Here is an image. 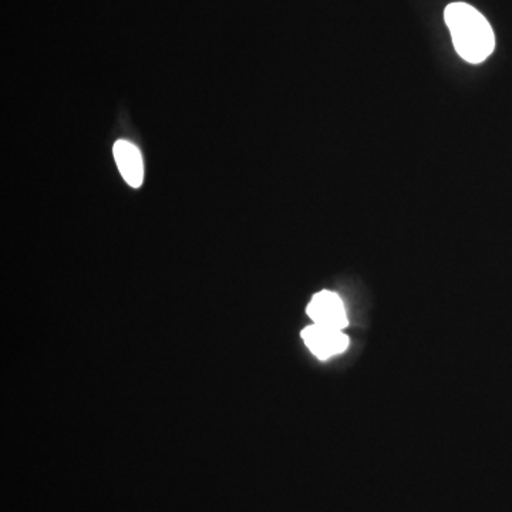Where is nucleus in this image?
I'll use <instances>...</instances> for the list:
<instances>
[{
  "mask_svg": "<svg viewBox=\"0 0 512 512\" xmlns=\"http://www.w3.org/2000/svg\"><path fill=\"white\" fill-rule=\"evenodd\" d=\"M458 55L468 63H483L495 49V35L490 22L468 3H451L444 12Z\"/></svg>",
  "mask_w": 512,
  "mask_h": 512,
  "instance_id": "1",
  "label": "nucleus"
},
{
  "mask_svg": "<svg viewBox=\"0 0 512 512\" xmlns=\"http://www.w3.org/2000/svg\"><path fill=\"white\" fill-rule=\"evenodd\" d=\"M315 325L342 330L348 326L345 306L336 293L322 291L313 296L306 309Z\"/></svg>",
  "mask_w": 512,
  "mask_h": 512,
  "instance_id": "3",
  "label": "nucleus"
},
{
  "mask_svg": "<svg viewBox=\"0 0 512 512\" xmlns=\"http://www.w3.org/2000/svg\"><path fill=\"white\" fill-rule=\"evenodd\" d=\"M302 339L313 355L320 360L339 355L349 348V338L342 330L326 328L315 323L303 330Z\"/></svg>",
  "mask_w": 512,
  "mask_h": 512,
  "instance_id": "2",
  "label": "nucleus"
},
{
  "mask_svg": "<svg viewBox=\"0 0 512 512\" xmlns=\"http://www.w3.org/2000/svg\"><path fill=\"white\" fill-rule=\"evenodd\" d=\"M113 153L124 181L130 187H141L144 181V163L140 150L130 141L119 140L114 144Z\"/></svg>",
  "mask_w": 512,
  "mask_h": 512,
  "instance_id": "4",
  "label": "nucleus"
}]
</instances>
